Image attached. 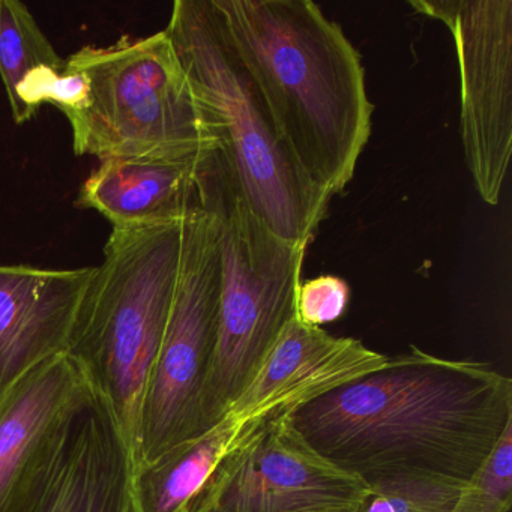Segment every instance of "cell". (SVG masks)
<instances>
[{"label":"cell","mask_w":512,"mask_h":512,"mask_svg":"<svg viewBox=\"0 0 512 512\" xmlns=\"http://www.w3.org/2000/svg\"><path fill=\"white\" fill-rule=\"evenodd\" d=\"M340 512H359V509H353V511H340Z\"/></svg>","instance_id":"obj_20"},{"label":"cell","mask_w":512,"mask_h":512,"mask_svg":"<svg viewBox=\"0 0 512 512\" xmlns=\"http://www.w3.org/2000/svg\"><path fill=\"white\" fill-rule=\"evenodd\" d=\"M308 181L343 194L371 136L361 55L311 0H212Z\"/></svg>","instance_id":"obj_2"},{"label":"cell","mask_w":512,"mask_h":512,"mask_svg":"<svg viewBox=\"0 0 512 512\" xmlns=\"http://www.w3.org/2000/svg\"><path fill=\"white\" fill-rule=\"evenodd\" d=\"M89 80V104L68 116L77 155H208L217 142L166 31L82 47L65 59Z\"/></svg>","instance_id":"obj_6"},{"label":"cell","mask_w":512,"mask_h":512,"mask_svg":"<svg viewBox=\"0 0 512 512\" xmlns=\"http://www.w3.org/2000/svg\"><path fill=\"white\" fill-rule=\"evenodd\" d=\"M64 65L65 59L41 31L29 8L20 0H0V79L10 104L19 86L38 68Z\"/></svg>","instance_id":"obj_16"},{"label":"cell","mask_w":512,"mask_h":512,"mask_svg":"<svg viewBox=\"0 0 512 512\" xmlns=\"http://www.w3.org/2000/svg\"><path fill=\"white\" fill-rule=\"evenodd\" d=\"M200 194L217 218L220 248L217 341L202 401L205 433L229 415L296 316L307 247L278 238L248 209L217 152L203 164Z\"/></svg>","instance_id":"obj_5"},{"label":"cell","mask_w":512,"mask_h":512,"mask_svg":"<svg viewBox=\"0 0 512 512\" xmlns=\"http://www.w3.org/2000/svg\"><path fill=\"white\" fill-rule=\"evenodd\" d=\"M409 5L451 35L464 160L482 202L496 206L512 154V0H410Z\"/></svg>","instance_id":"obj_8"},{"label":"cell","mask_w":512,"mask_h":512,"mask_svg":"<svg viewBox=\"0 0 512 512\" xmlns=\"http://www.w3.org/2000/svg\"><path fill=\"white\" fill-rule=\"evenodd\" d=\"M512 503V424L461 488L454 512H508Z\"/></svg>","instance_id":"obj_18"},{"label":"cell","mask_w":512,"mask_h":512,"mask_svg":"<svg viewBox=\"0 0 512 512\" xmlns=\"http://www.w3.org/2000/svg\"><path fill=\"white\" fill-rule=\"evenodd\" d=\"M302 439L364 484L466 485L512 424V380L416 346L287 413Z\"/></svg>","instance_id":"obj_1"},{"label":"cell","mask_w":512,"mask_h":512,"mask_svg":"<svg viewBox=\"0 0 512 512\" xmlns=\"http://www.w3.org/2000/svg\"><path fill=\"white\" fill-rule=\"evenodd\" d=\"M253 421L229 413L211 430L173 446L131 475L133 512H187L221 458Z\"/></svg>","instance_id":"obj_15"},{"label":"cell","mask_w":512,"mask_h":512,"mask_svg":"<svg viewBox=\"0 0 512 512\" xmlns=\"http://www.w3.org/2000/svg\"><path fill=\"white\" fill-rule=\"evenodd\" d=\"M133 458L100 397L77 419L64 457L32 512H133Z\"/></svg>","instance_id":"obj_14"},{"label":"cell","mask_w":512,"mask_h":512,"mask_svg":"<svg viewBox=\"0 0 512 512\" xmlns=\"http://www.w3.org/2000/svg\"><path fill=\"white\" fill-rule=\"evenodd\" d=\"M97 398L67 353L22 377L0 401V512H32L55 475L77 419Z\"/></svg>","instance_id":"obj_10"},{"label":"cell","mask_w":512,"mask_h":512,"mask_svg":"<svg viewBox=\"0 0 512 512\" xmlns=\"http://www.w3.org/2000/svg\"><path fill=\"white\" fill-rule=\"evenodd\" d=\"M463 487L430 479H385L368 485L359 512H454Z\"/></svg>","instance_id":"obj_17"},{"label":"cell","mask_w":512,"mask_h":512,"mask_svg":"<svg viewBox=\"0 0 512 512\" xmlns=\"http://www.w3.org/2000/svg\"><path fill=\"white\" fill-rule=\"evenodd\" d=\"M164 31L236 194L278 238L308 247L332 197L308 181L287 151L212 0H176Z\"/></svg>","instance_id":"obj_3"},{"label":"cell","mask_w":512,"mask_h":512,"mask_svg":"<svg viewBox=\"0 0 512 512\" xmlns=\"http://www.w3.org/2000/svg\"><path fill=\"white\" fill-rule=\"evenodd\" d=\"M367 494V484L317 454L283 413L247 425L187 512L353 511Z\"/></svg>","instance_id":"obj_9"},{"label":"cell","mask_w":512,"mask_h":512,"mask_svg":"<svg viewBox=\"0 0 512 512\" xmlns=\"http://www.w3.org/2000/svg\"><path fill=\"white\" fill-rule=\"evenodd\" d=\"M209 155L101 158L83 182L76 206L100 212L113 229L184 220L202 206L200 173Z\"/></svg>","instance_id":"obj_13"},{"label":"cell","mask_w":512,"mask_h":512,"mask_svg":"<svg viewBox=\"0 0 512 512\" xmlns=\"http://www.w3.org/2000/svg\"><path fill=\"white\" fill-rule=\"evenodd\" d=\"M182 221L113 229L67 355L104 401L137 463L140 410L163 343L181 260Z\"/></svg>","instance_id":"obj_4"},{"label":"cell","mask_w":512,"mask_h":512,"mask_svg":"<svg viewBox=\"0 0 512 512\" xmlns=\"http://www.w3.org/2000/svg\"><path fill=\"white\" fill-rule=\"evenodd\" d=\"M388 358L361 340L334 337L295 316L229 413L245 421H266L382 367Z\"/></svg>","instance_id":"obj_12"},{"label":"cell","mask_w":512,"mask_h":512,"mask_svg":"<svg viewBox=\"0 0 512 512\" xmlns=\"http://www.w3.org/2000/svg\"><path fill=\"white\" fill-rule=\"evenodd\" d=\"M218 299L217 218L202 205L182 221L178 280L163 343L143 395L134 467L203 434L202 401L217 341Z\"/></svg>","instance_id":"obj_7"},{"label":"cell","mask_w":512,"mask_h":512,"mask_svg":"<svg viewBox=\"0 0 512 512\" xmlns=\"http://www.w3.org/2000/svg\"><path fill=\"white\" fill-rule=\"evenodd\" d=\"M94 272L0 265V401L37 365L67 353Z\"/></svg>","instance_id":"obj_11"},{"label":"cell","mask_w":512,"mask_h":512,"mask_svg":"<svg viewBox=\"0 0 512 512\" xmlns=\"http://www.w3.org/2000/svg\"><path fill=\"white\" fill-rule=\"evenodd\" d=\"M350 301V287L343 278L335 275L301 283L296 295V319L304 325L322 328L335 322L346 313Z\"/></svg>","instance_id":"obj_19"}]
</instances>
